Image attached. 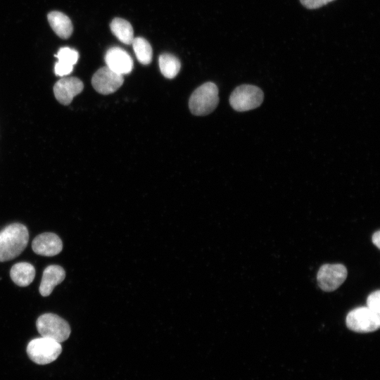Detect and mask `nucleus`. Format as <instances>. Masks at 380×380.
Wrapping results in <instances>:
<instances>
[{
    "label": "nucleus",
    "instance_id": "obj_1",
    "mask_svg": "<svg viewBox=\"0 0 380 380\" xmlns=\"http://www.w3.org/2000/svg\"><path fill=\"white\" fill-rule=\"evenodd\" d=\"M29 241L27 228L20 223H12L0 232V262L18 257L27 247Z\"/></svg>",
    "mask_w": 380,
    "mask_h": 380
},
{
    "label": "nucleus",
    "instance_id": "obj_2",
    "mask_svg": "<svg viewBox=\"0 0 380 380\" xmlns=\"http://www.w3.org/2000/svg\"><path fill=\"white\" fill-rule=\"evenodd\" d=\"M219 102L218 89L213 82L198 87L190 96L189 106L195 115H205L213 112Z\"/></svg>",
    "mask_w": 380,
    "mask_h": 380
},
{
    "label": "nucleus",
    "instance_id": "obj_3",
    "mask_svg": "<svg viewBox=\"0 0 380 380\" xmlns=\"http://www.w3.org/2000/svg\"><path fill=\"white\" fill-rule=\"evenodd\" d=\"M30 359L38 365H47L56 360L62 352V346L51 338L39 337L31 340L26 349Z\"/></svg>",
    "mask_w": 380,
    "mask_h": 380
},
{
    "label": "nucleus",
    "instance_id": "obj_4",
    "mask_svg": "<svg viewBox=\"0 0 380 380\" xmlns=\"http://www.w3.org/2000/svg\"><path fill=\"white\" fill-rule=\"evenodd\" d=\"M36 327L41 336L51 338L58 343L66 341L71 332L68 322L53 313L40 315L37 319Z\"/></svg>",
    "mask_w": 380,
    "mask_h": 380
},
{
    "label": "nucleus",
    "instance_id": "obj_5",
    "mask_svg": "<svg viewBox=\"0 0 380 380\" xmlns=\"http://www.w3.org/2000/svg\"><path fill=\"white\" fill-rule=\"evenodd\" d=\"M264 99L261 89L252 84H242L234 89L229 97L233 109L243 112L258 108Z\"/></svg>",
    "mask_w": 380,
    "mask_h": 380
},
{
    "label": "nucleus",
    "instance_id": "obj_6",
    "mask_svg": "<svg viewBox=\"0 0 380 380\" xmlns=\"http://www.w3.org/2000/svg\"><path fill=\"white\" fill-rule=\"evenodd\" d=\"M346 324L349 329L355 332H372L380 327V315L367 307H358L348 313Z\"/></svg>",
    "mask_w": 380,
    "mask_h": 380
},
{
    "label": "nucleus",
    "instance_id": "obj_7",
    "mask_svg": "<svg viewBox=\"0 0 380 380\" xmlns=\"http://www.w3.org/2000/svg\"><path fill=\"white\" fill-rule=\"evenodd\" d=\"M347 275L348 271L343 265L324 264L318 270L317 284L324 291H333L344 282Z\"/></svg>",
    "mask_w": 380,
    "mask_h": 380
},
{
    "label": "nucleus",
    "instance_id": "obj_8",
    "mask_svg": "<svg viewBox=\"0 0 380 380\" xmlns=\"http://www.w3.org/2000/svg\"><path fill=\"white\" fill-rule=\"evenodd\" d=\"M123 82V75L113 72L107 66L99 68L91 79V84L94 89L104 95L115 92Z\"/></svg>",
    "mask_w": 380,
    "mask_h": 380
},
{
    "label": "nucleus",
    "instance_id": "obj_9",
    "mask_svg": "<svg viewBox=\"0 0 380 380\" xmlns=\"http://www.w3.org/2000/svg\"><path fill=\"white\" fill-rule=\"evenodd\" d=\"M83 88L82 82L77 77H63L55 84L53 93L59 103L68 105L76 95L82 91Z\"/></svg>",
    "mask_w": 380,
    "mask_h": 380
},
{
    "label": "nucleus",
    "instance_id": "obj_10",
    "mask_svg": "<svg viewBox=\"0 0 380 380\" xmlns=\"http://www.w3.org/2000/svg\"><path fill=\"white\" fill-rule=\"evenodd\" d=\"M32 248L37 255L51 257L61 252L63 242L55 233L44 232L37 235L33 239Z\"/></svg>",
    "mask_w": 380,
    "mask_h": 380
},
{
    "label": "nucleus",
    "instance_id": "obj_11",
    "mask_svg": "<svg viewBox=\"0 0 380 380\" xmlns=\"http://www.w3.org/2000/svg\"><path fill=\"white\" fill-rule=\"evenodd\" d=\"M106 66L113 72L125 75L133 68V61L130 55L120 47L110 48L105 56Z\"/></svg>",
    "mask_w": 380,
    "mask_h": 380
},
{
    "label": "nucleus",
    "instance_id": "obj_12",
    "mask_svg": "<svg viewBox=\"0 0 380 380\" xmlns=\"http://www.w3.org/2000/svg\"><path fill=\"white\" fill-rule=\"evenodd\" d=\"M65 277V270L60 265H51L47 266L42 274L39 291L42 296H48L54 287L61 284Z\"/></svg>",
    "mask_w": 380,
    "mask_h": 380
},
{
    "label": "nucleus",
    "instance_id": "obj_13",
    "mask_svg": "<svg viewBox=\"0 0 380 380\" xmlns=\"http://www.w3.org/2000/svg\"><path fill=\"white\" fill-rule=\"evenodd\" d=\"M56 57L58 58L54 68L56 75L65 76L72 71L73 65L77 63L79 54L75 49L63 47L59 49Z\"/></svg>",
    "mask_w": 380,
    "mask_h": 380
},
{
    "label": "nucleus",
    "instance_id": "obj_14",
    "mask_svg": "<svg viewBox=\"0 0 380 380\" xmlns=\"http://www.w3.org/2000/svg\"><path fill=\"white\" fill-rule=\"evenodd\" d=\"M10 277L16 285L21 287L27 286L34 279L35 268L29 262H18L11 267Z\"/></svg>",
    "mask_w": 380,
    "mask_h": 380
},
{
    "label": "nucleus",
    "instance_id": "obj_15",
    "mask_svg": "<svg viewBox=\"0 0 380 380\" xmlns=\"http://www.w3.org/2000/svg\"><path fill=\"white\" fill-rule=\"evenodd\" d=\"M48 20L52 30L62 39H68L73 31L70 19L59 11H51L48 14Z\"/></svg>",
    "mask_w": 380,
    "mask_h": 380
},
{
    "label": "nucleus",
    "instance_id": "obj_16",
    "mask_svg": "<svg viewBox=\"0 0 380 380\" xmlns=\"http://www.w3.org/2000/svg\"><path fill=\"white\" fill-rule=\"evenodd\" d=\"M113 34L122 43L131 44L134 39V31L131 24L120 18H114L110 25Z\"/></svg>",
    "mask_w": 380,
    "mask_h": 380
},
{
    "label": "nucleus",
    "instance_id": "obj_17",
    "mask_svg": "<svg viewBox=\"0 0 380 380\" xmlns=\"http://www.w3.org/2000/svg\"><path fill=\"white\" fill-rule=\"evenodd\" d=\"M158 63L161 73L168 79L175 77L181 68L179 60L171 53L161 54Z\"/></svg>",
    "mask_w": 380,
    "mask_h": 380
},
{
    "label": "nucleus",
    "instance_id": "obj_18",
    "mask_svg": "<svg viewBox=\"0 0 380 380\" xmlns=\"http://www.w3.org/2000/svg\"><path fill=\"white\" fill-rule=\"evenodd\" d=\"M137 60L144 65H148L152 60L153 51L148 42L142 37L134 38L132 44Z\"/></svg>",
    "mask_w": 380,
    "mask_h": 380
},
{
    "label": "nucleus",
    "instance_id": "obj_19",
    "mask_svg": "<svg viewBox=\"0 0 380 380\" xmlns=\"http://www.w3.org/2000/svg\"><path fill=\"white\" fill-rule=\"evenodd\" d=\"M367 307L373 312L380 315V291L371 293L367 298Z\"/></svg>",
    "mask_w": 380,
    "mask_h": 380
},
{
    "label": "nucleus",
    "instance_id": "obj_20",
    "mask_svg": "<svg viewBox=\"0 0 380 380\" xmlns=\"http://www.w3.org/2000/svg\"><path fill=\"white\" fill-rule=\"evenodd\" d=\"M333 1L334 0H300L304 6L309 9L318 8Z\"/></svg>",
    "mask_w": 380,
    "mask_h": 380
},
{
    "label": "nucleus",
    "instance_id": "obj_21",
    "mask_svg": "<svg viewBox=\"0 0 380 380\" xmlns=\"http://www.w3.org/2000/svg\"><path fill=\"white\" fill-rule=\"evenodd\" d=\"M372 243L376 246L378 248H380V231L378 230L372 234Z\"/></svg>",
    "mask_w": 380,
    "mask_h": 380
}]
</instances>
